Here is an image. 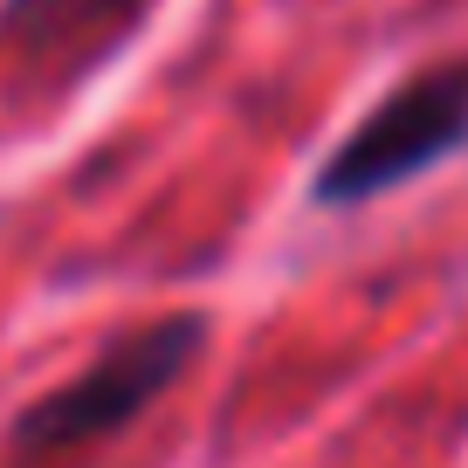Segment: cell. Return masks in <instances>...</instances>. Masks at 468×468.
I'll use <instances>...</instances> for the list:
<instances>
[{
  "mask_svg": "<svg viewBox=\"0 0 468 468\" xmlns=\"http://www.w3.org/2000/svg\"><path fill=\"white\" fill-rule=\"evenodd\" d=\"M200 351V317H159L138 324L132 337H117L90 372H76L69 386H56L48 399H35L15 420V454L21 462H62L83 454L97 441L124 434L159 393H173L179 372Z\"/></svg>",
  "mask_w": 468,
  "mask_h": 468,
  "instance_id": "cell-1",
  "label": "cell"
},
{
  "mask_svg": "<svg viewBox=\"0 0 468 468\" xmlns=\"http://www.w3.org/2000/svg\"><path fill=\"white\" fill-rule=\"evenodd\" d=\"M152 0H7L0 7V90L48 97L124 48Z\"/></svg>",
  "mask_w": 468,
  "mask_h": 468,
  "instance_id": "cell-3",
  "label": "cell"
},
{
  "mask_svg": "<svg viewBox=\"0 0 468 468\" xmlns=\"http://www.w3.org/2000/svg\"><path fill=\"white\" fill-rule=\"evenodd\" d=\"M468 145V62H434V69L407 76L379 111L324 159L317 200L324 207H366L379 193L420 179L448 152Z\"/></svg>",
  "mask_w": 468,
  "mask_h": 468,
  "instance_id": "cell-2",
  "label": "cell"
}]
</instances>
